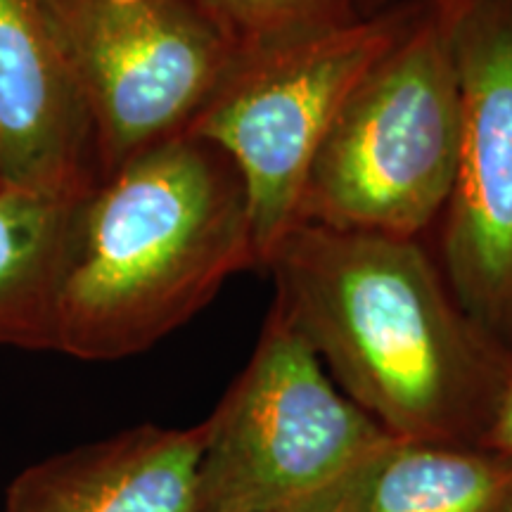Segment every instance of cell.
<instances>
[{"label": "cell", "mask_w": 512, "mask_h": 512, "mask_svg": "<svg viewBox=\"0 0 512 512\" xmlns=\"http://www.w3.org/2000/svg\"><path fill=\"white\" fill-rule=\"evenodd\" d=\"M266 268L273 304L394 439L479 446L512 351L467 316L418 240L299 223Z\"/></svg>", "instance_id": "obj_1"}, {"label": "cell", "mask_w": 512, "mask_h": 512, "mask_svg": "<svg viewBox=\"0 0 512 512\" xmlns=\"http://www.w3.org/2000/svg\"><path fill=\"white\" fill-rule=\"evenodd\" d=\"M245 268L259 264L235 164L192 133L166 140L76 202L55 304V351L81 361L143 354Z\"/></svg>", "instance_id": "obj_2"}, {"label": "cell", "mask_w": 512, "mask_h": 512, "mask_svg": "<svg viewBox=\"0 0 512 512\" xmlns=\"http://www.w3.org/2000/svg\"><path fill=\"white\" fill-rule=\"evenodd\" d=\"M465 0H422L392 48L356 83L304 183L299 223L420 240L456 178Z\"/></svg>", "instance_id": "obj_3"}, {"label": "cell", "mask_w": 512, "mask_h": 512, "mask_svg": "<svg viewBox=\"0 0 512 512\" xmlns=\"http://www.w3.org/2000/svg\"><path fill=\"white\" fill-rule=\"evenodd\" d=\"M204 425L195 512H358L394 444L339 392L278 304Z\"/></svg>", "instance_id": "obj_4"}, {"label": "cell", "mask_w": 512, "mask_h": 512, "mask_svg": "<svg viewBox=\"0 0 512 512\" xmlns=\"http://www.w3.org/2000/svg\"><path fill=\"white\" fill-rule=\"evenodd\" d=\"M406 0L347 27L238 55L192 136L209 140L245 183L256 264L297 226L304 183L356 83L418 15Z\"/></svg>", "instance_id": "obj_5"}, {"label": "cell", "mask_w": 512, "mask_h": 512, "mask_svg": "<svg viewBox=\"0 0 512 512\" xmlns=\"http://www.w3.org/2000/svg\"><path fill=\"white\" fill-rule=\"evenodd\" d=\"M88 112L100 178L183 136L238 50L190 0H53Z\"/></svg>", "instance_id": "obj_6"}, {"label": "cell", "mask_w": 512, "mask_h": 512, "mask_svg": "<svg viewBox=\"0 0 512 512\" xmlns=\"http://www.w3.org/2000/svg\"><path fill=\"white\" fill-rule=\"evenodd\" d=\"M458 67L463 128L439 268L467 316L512 351V0H465Z\"/></svg>", "instance_id": "obj_7"}, {"label": "cell", "mask_w": 512, "mask_h": 512, "mask_svg": "<svg viewBox=\"0 0 512 512\" xmlns=\"http://www.w3.org/2000/svg\"><path fill=\"white\" fill-rule=\"evenodd\" d=\"M95 133L53 0H0V188L81 200Z\"/></svg>", "instance_id": "obj_8"}, {"label": "cell", "mask_w": 512, "mask_h": 512, "mask_svg": "<svg viewBox=\"0 0 512 512\" xmlns=\"http://www.w3.org/2000/svg\"><path fill=\"white\" fill-rule=\"evenodd\" d=\"M207 425H138L27 467L3 512H195Z\"/></svg>", "instance_id": "obj_9"}, {"label": "cell", "mask_w": 512, "mask_h": 512, "mask_svg": "<svg viewBox=\"0 0 512 512\" xmlns=\"http://www.w3.org/2000/svg\"><path fill=\"white\" fill-rule=\"evenodd\" d=\"M76 202L0 188V347L55 351V304Z\"/></svg>", "instance_id": "obj_10"}, {"label": "cell", "mask_w": 512, "mask_h": 512, "mask_svg": "<svg viewBox=\"0 0 512 512\" xmlns=\"http://www.w3.org/2000/svg\"><path fill=\"white\" fill-rule=\"evenodd\" d=\"M510 503L512 456L394 439L358 512H505Z\"/></svg>", "instance_id": "obj_11"}, {"label": "cell", "mask_w": 512, "mask_h": 512, "mask_svg": "<svg viewBox=\"0 0 512 512\" xmlns=\"http://www.w3.org/2000/svg\"><path fill=\"white\" fill-rule=\"evenodd\" d=\"M190 3L233 43L240 55L347 27L384 10L377 0H190Z\"/></svg>", "instance_id": "obj_12"}, {"label": "cell", "mask_w": 512, "mask_h": 512, "mask_svg": "<svg viewBox=\"0 0 512 512\" xmlns=\"http://www.w3.org/2000/svg\"><path fill=\"white\" fill-rule=\"evenodd\" d=\"M479 446L512 456V375L508 384H505L501 401H498L494 420H491L489 430L479 441Z\"/></svg>", "instance_id": "obj_13"}, {"label": "cell", "mask_w": 512, "mask_h": 512, "mask_svg": "<svg viewBox=\"0 0 512 512\" xmlns=\"http://www.w3.org/2000/svg\"><path fill=\"white\" fill-rule=\"evenodd\" d=\"M112 3H117V5H133V3H138V0H112Z\"/></svg>", "instance_id": "obj_14"}, {"label": "cell", "mask_w": 512, "mask_h": 512, "mask_svg": "<svg viewBox=\"0 0 512 512\" xmlns=\"http://www.w3.org/2000/svg\"><path fill=\"white\" fill-rule=\"evenodd\" d=\"M377 3H380V8H384V3H387V0H377Z\"/></svg>", "instance_id": "obj_15"}, {"label": "cell", "mask_w": 512, "mask_h": 512, "mask_svg": "<svg viewBox=\"0 0 512 512\" xmlns=\"http://www.w3.org/2000/svg\"><path fill=\"white\" fill-rule=\"evenodd\" d=\"M505 512H512V503H510V508H508V510H505Z\"/></svg>", "instance_id": "obj_16"}]
</instances>
